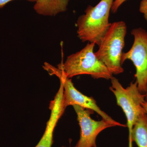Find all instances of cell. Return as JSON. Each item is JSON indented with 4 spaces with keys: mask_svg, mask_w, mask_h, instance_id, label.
I'll list each match as a JSON object with an SVG mask.
<instances>
[{
    "mask_svg": "<svg viewBox=\"0 0 147 147\" xmlns=\"http://www.w3.org/2000/svg\"><path fill=\"white\" fill-rule=\"evenodd\" d=\"M70 0H36L34 9L39 15L54 16L65 12Z\"/></svg>",
    "mask_w": 147,
    "mask_h": 147,
    "instance_id": "9c48e42d",
    "label": "cell"
},
{
    "mask_svg": "<svg viewBox=\"0 0 147 147\" xmlns=\"http://www.w3.org/2000/svg\"><path fill=\"white\" fill-rule=\"evenodd\" d=\"M65 147V146H62V147Z\"/></svg>",
    "mask_w": 147,
    "mask_h": 147,
    "instance_id": "2e32d148",
    "label": "cell"
},
{
    "mask_svg": "<svg viewBox=\"0 0 147 147\" xmlns=\"http://www.w3.org/2000/svg\"><path fill=\"white\" fill-rule=\"evenodd\" d=\"M142 105L143 108H144L145 110H146L147 114V102L146 101H144V102H142Z\"/></svg>",
    "mask_w": 147,
    "mask_h": 147,
    "instance_id": "5bb4252c",
    "label": "cell"
},
{
    "mask_svg": "<svg viewBox=\"0 0 147 147\" xmlns=\"http://www.w3.org/2000/svg\"><path fill=\"white\" fill-rule=\"evenodd\" d=\"M77 116L80 127V138L74 147H97L96 139L100 132L106 129L115 126L102 119L96 121L91 117L94 111L78 105L73 106Z\"/></svg>",
    "mask_w": 147,
    "mask_h": 147,
    "instance_id": "52a82bcc",
    "label": "cell"
},
{
    "mask_svg": "<svg viewBox=\"0 0 147 147\" xmlns=\"http://www.w3.org/2000/svg\"><path fill=\"white\" fill-rule=\"evenodd\" d=\"M132 143L138 147H147V114H142L133 126L131 134Z\"/></svg>",
    "mask_w": 147,
    "mask_h": 147,
    "instance_id": "30bf717a",
    "label": "cell"
},
{
    "mask_svg": "<svg viewBox=\"0 0 147 147\" xmlns=\"http://www.w3.org/2000/svg\"><path fill=\"white\" fill-rule=\"evenodd\" d=\"M110 90L115 96L117 104L121 107L127 119L128 127L129 147H132L131 134L132 128L139 116L147 113L142 103L145 101L144 94L139 91L137 82H131L129 86L123 88L118 79L113 77Z\"/></svg>",
    "mask_w": 147,
    "mask_h": 147,
    "instance_id": "277c9868",
    "label": "cell"
},
{
    "mask_svg": "<svg viewBox=\"0 0 147 147\" xmlns=\"http://www.w3.org/2000/svg\"><path fill=\"white\" fill-rule=\"evenodd\" d=\"M114 0H100L95 6H88L76 21L78 37L83 42L99 46L111 26L109 16Z\"/></svg>",
    "mask_w": 147,
    "mask_h": 147,
    "instance_id": "6da1fadb",
    "label": "cell"
},
{
    "mask_svg": "<svg viewBox=\"0 0 147 147\" xmlns=\"http://www.w3.org/2000/svg\"><path fill=\"white\" fill-rule=\"evenodd\" d=\"M95 45L94 42H88L82 50L68 56L65 62L59 64L58 68L69 79L88 74L94 79H111L113 74L95 55Z\"/></svg>",
    "mask_w": 147,
    "mask_h": 147,
    "instance_id": "7a4b0ae2",
    "label": "cell"
},
{
    "mask_svg": "<svg viewBox=\"0 0 147 147\" xmlns=\"http://www.w3.org/2000/svg\"><path fill=\"white\" fill-rule=\"evenodd\" d=\"M50 75L57 76L63 85V104L65 107L70 105H78L85 109L91 110L98 114L104 120L109 122L115 126L126 127L123 124L113 119L98 106L96 101L92 97H88L78 90L72 83L71 79L67 78L58 67L45 62L42 66Z\"/></svg>",
    "mask_w": 147,
    "mask_h": 147,
    "instance_id": "5b68a950",
    "label": "cell"
},
{
    "mask_svg": "<svg viewBox=\"0 0 147 147\" xmlns=\"http://www.w3.org/2000/svg\"><path fill=\"white\" fill-rule=\"evenodd\" d=\"M131 34L134 37V42L128 52L122 54L121 63L127 60L132 62L136 68L134 76L138 88L141 93L145 94L147 82V32L137 28L132 30Z\"/></svg>",
    "mask_w": 147,
    "mask_h": 147,
    "instance_id": "8992f818",
    "label": "cell"
},
{
    "mask_svg": "<svg viewBox=\"0 0 147 147\" xmlns=\"http://www.w3.org/2000/svg\"><path fill=\"white\" fill-rule=\"evenodd\" d=\"M126 33L127 26L124 22L112 23L102 38L99 49L94 53L96 57L113 74H120L124 71L121 57Z\"/></svg>",
    "mask_w": 147,
    "mask_h": 147,
    "instance_id": "3957f363",
    "label": "cell"
},
{
    "mask_svg": "<svg viewBox=\"0 0 147 147\" xmlns=\"http://www.w3.org/2000/svg\"><path fill=\"white\" fill-rule=\"evenodd\" d=\"M139 11L143 13L144 17L147 21V0H142L139 6Z\"/></svg>",
    "mask_w": 147,
    "mask_h": 147,
    "instance_id": "8fae6325",
    "label": "cell"
},
{
    "mask_svg": "<svg viewBox=\"0 0 147 147\" xmlns=\"http://www.w3.org/2000/svg\"><path fill=\"white\" fill-rule=\"evenodd\" d=\"M127 0H114L111 8V11L113 13H116L118 9Z\"/></svg>",
    "mask_w": 147,
    "mask_h": 147,
    "instance_id": "7c38bea8",
    "label": "cell"
},
{
    "mask_svg": "<svg viewBox=\"0 0 147 147\" xmlns=\"http://www.w3.org/2000/svg\"><path fill=\"white\" fill-rule=\"evenodd\" d=\"M14 0H0V9L3 8L7 3ZM31 2H35L36 0H25Z\"/></svg>",
    "mask_w": 147,
    "mask_h": 147,
    "instance_id": "4fadbf2b",
    "label": "cell"
},
{
    "mask_svg": "<svg viewBox=\"0 0 147 147\" xmlns=\"http://www.w3.org/2000/svg\"><path fill=\"white\" fill-rule=\"evenodd\" d=\"M63 84L60 81L59 90L54 99L50 102L49 108L51 114L46 124L45 131L38 144L35 147H52L54 130L66 109L63 104Z\"/></svg>",
    "mask_w": 147,
    "mask_h": 147,
    "instance_id": "ba28073f",
    "label": "cell"
},
{
    "mask_svg": "<svg viewBox=\"0 0 147 147\" xmlns=\"http://www.w3.org/2000/svg\"><path fill=\"white\" fill-rule=\"evenodd\" d=\"M144 94L145 96V101H146V102H147V82L146 84V92H145Z\"/></svg>",
    "mask_w": 147,
    "mask_h": 147,
    "instance_id": "9a60e30c",
    "label": "cell"
}]
</instances>
